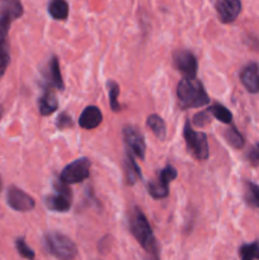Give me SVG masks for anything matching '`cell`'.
Returning a JSON list of instances; mask_svg holds the SVG:
<instances>
[{
  "instance_id": "obj_13",
  "label": "cell",
  "mask_w": 259,
  "mask_h": 260,
  "mask_svg": "<svg viewBox=\"0 0 259 260\" xmlns=\"http://www.w3.org/2000/svg\"><path fill=\"white\" fill-rule=\"evenodd\" d=\"M71 200L73 197L56 192L55 194H50L45 198V205L53 212H68L71 207Z\"/></svg>"
},
{
  "instance_id": "obj_9",
  "label": "cell",
  "mask_w": 259,
  "mask_h": 260,
  "mask_svg": "<svg viewBox=\"0 0 259 260\" xmlns=\"http://www.w3.org/2000/svg\"><path fill=\"white\" fill-rule=\"evenodd\" d=\"M218 19L223 24L233 23L241 12L240 0H215Z\"/></svg>"
},
{
  "instance_id": "obj_30",
  "label": "cell",
  "mask_w": 259,
  "mask_h": 260,
  "mask_svg": "<svg viewBox=\"0 0 259 260\" xmlns=\"http://www.w3.org/2000/svg\"><path fill=\"white\" fill-rule=\"evenodd\" d=\"M246 157H248L249 162H250L253 167H256V165H259V142H258V144L254 145V146L250 147V150L248 151V155H246Z\"/></svg>"
},
{
  "instance_id": "obj_24",
  "label": "cell",
  "mask_w": 259,
  "mask_h": 260,
  "mask_svg": "<svg viewBox=\"0 0 259 260\" xmlns=\"http://www.w3.org/2000/svg\"><path fill=\"white\" fill-rule=\"evenodd\" d=\"M107 86H108V95H109V104H111V108L113 112H118L121 109L118 102V95H119V85L114 80H108L107 81Z\"/></svg>"
},
{
  "instance_id": "obj_25",
  "label": "cell",
  "mask_w": 259,
  "mask_h": 260,
  "mask_svg": "<svg viewBox=\"0 0 259 260\" xmlns=\"http://www.w3.org/2000/svg\"><path fill=\"white\" fill-rule=\"evenodd\" d=\"M147 192L155 200H161V198L168 197V194H169V187H165V185H163L157 180H154V182H150L147 184Z\"/></svg>"
},
{
  "instance_id": "obj_4",
  "label": "cell",
  "mask_w": 259,
  "mask_h": 260,
  "mask_svg": "<svg viewBox=\"0 0 259 260\" xmlns=\"http://www.w3.org/2000/svg\"><path fill=\"white\" fill-rule=\"evenodd\" d=\"M183 136H184L185 145L197 160H207L210 156V149H208L207 136L203 132H197L192 128L190 121L188 119L184 124V131H183Z\"/></svg>"
},
{
  "instance_id": "obj_12",
  "label": "cell",
  "mask_w": 259,
  "mask_h": 260,
  "mask_svg": "<svg viewBox=\"0 0 259 260\" xmlns=\"http://www.w3.org/2000/svg\"><path fill=\"white\" fill-rule=\"evenodd\" d=\"M45 79L48 86H55L58 90H63V81L60 71V63L56 56H52L47 63V70L45 73Z\"/></svg>"
},
{
  "instance_id": "obj_3",
  "label": "cell",
  "mask_w": 259,
  "mask_h": 260,
  "mask_svg": "<svg viewBox=\"0 0 259 260\" xmlns=\"http://www.w3.org/2000/svg\"><path fill=\"white\" fill-rule=\"evenodd\" d=\"M43 241L48 253L58 260H73L78 254L75 243L61 233H46Z\"/></svg>"
},
{
  "instance_id": "obj_7",
  "label": "cell",
  "mask_w": 259,
  "mask_h": 260,
  "mask_svg": "<svg viewBox=\"0 0 259 260\" xmlns=\"http://www.w3.org/2000/svg\"><path fill=\"white\" fill-rule=\"evenodd\" d=\"M7 202L10 208L18 211V212H28V211H32L36 206L35 200L29 194L14 185L9 187L8 189Z\"/></svg>"
},
{
  "instance_id": "obj_29",
  "label": "cell",
  "mask_w": 259,
  "mask_h": 260,
  "mask_svg": "<svg viewBox=\"0 0 259 260\" xmlns=\"http://www.w3.org/2000/svg\"><path fill=\"white\" fill-rule=\"evenodd\" d=\"M73 118H71L66 112L60 113L57 118H56V127H57L58 129L69 128V127H73Z\"/></svg>"
},
{
  "instance_id": "obj_20",
  "label": "cell",
  "mask_w": 259,
  "mask_h": 260,
  "mask_svg": "<svg viewBox=\"0 0 259 260\" xmlns=\"http://www.w3.org/2000/svg\"><path fill=\"white\" fill-rule=\"evenodd\" d=\"M244 198L249 207L259 208V185L255 183L245 182V193Z\"/></svg>"
},
{
  "instance_id": "obj_21",
  "label": "cell",
  "mask_w": 259,
  "mask_h": 260,
  "mask_svg": "<svg viewBox=\"0 0 259 260\" xmlns=\"http://www.w3.org/2000/svg\"><path fill=\"white\" fill-rule=\"evenodd\" d=\"M223 137H225L226 142L234 149H243L244 147V137L240 132L238 131L235 126H231L225 129L223 132Z\"/></svg>"
},
{
  "instance_id": "obj_32",
  "label": "cell",
  "mask_w": 259,
  "mask_h": 260,
  "mask_svg": "<svg viewBox=\"0 0 259 260\" xmlns=\"http://www.w3.org/2000/svg\"><path fill=\"white\" fill-rule=\"evenodd\" d=\"M3 189V180H2V177H0V192H2Z\"/></svg>"
},
{
  "instance_id": "obj_2",
  "label": "cell",
  "mask_w": 259,
  "mask_h": 260,
  "mask_svg": "<svg viewBox=\"0 0 259 260\" xmlns=\"http://www.w3.org/2000/svg\"><path fill=\"white\" fill-rule=\"evenodd\" d=\"M130 228H131V233L134 238L136 239L137 243L150 254H159V248H157L156 239H155L154 234H152L151 226H150L149 221H147L146 216L142 213L140 208H135L132 212L131 218H130Z\"/></svg>"
},
{
  "instance_id": "obj_18",
  "label": "cell",
  "mask_w": 259,
  "mask_h": 260,
  "mask_svg": "<svg viewBox=\"0 0 259 260\" xmlns=\"http://www.w3.org/2000/svg\"><path fill=\"white\" fill-rule=\"evenodd\" d=\"M0 13L8 14L15 20L23 15V5L20 0H0Z\"/></svg>"
},
{
  "instance_id": "obj_28",
  "label": "cell",
  "mask_w": 259,
  "mask_h": 260,
  "mask_svg": "<svg viewBox=\"0 0 259 260\" xmlns=\"http://www.w3.org/2000/svg\"><path fill=\"white\" fill-rule=\"evenodd\" d=\"M193 124L197 127H205L206 124H208L211 122V117H210V112L208 111H202L198 112L193 116L192 119Z\"/></svg>"
},
{
  "instance_id": "obj_19",
  "label": "cell",
  "mask_w": 259,
  "mask_h": 260,
  "mask_svg": "<svg viewBox=\"0 0 259 260\" xmlns=\"http://www.w3.org/2000/svg\"><path fill=\"white\" fill-rule=\"evenodd\" d=\"M207 111L210 112L211 116H213L217 121L222 122V123L229 124L233 122V113H231L225 106H222V104L220 103L212 104Z\"/></svg>"
},
{
  "instance_id": "obj_15",
  "label": "cell",
  "mask_w": 259,
  "mask_h": 260,
  "mask_svg": "<svg viewBox=\"0 0 259 260\" xmlns=\"http://www.w3.org/2000/svg\"><path fill=\"white\" fill-rule=\"evenodd\" d=\"M124 173H126L127 183L130 185H134L135 183L139 182L142 178L141 170H140L137 162L134 160V156H132L128 149H127L126 157H124Z\"/></svg>"
},
{
  "instance_id": "obj_5",
  "label": "cell",
  "mask_w": 259,
  "mask_h": 260,
  "mask_svg": "<svg viewBox=\"0 0 259 260\" xmlns=\"http://www.w3.org/2000/svg\"><path fill=\"white\" fill-rule=\"evenodd\" d=\"M90 160L88 157H80L66 165L60 173V179L66 184H78L88 179L90 175Z\"/></svg>"
},
{
  "instance_id": "obj_31",
  "label": "cell",
  "mask_w": 259,
  "mask_h": 260,
  "mask_svg": "<svg viewBox=\"0 0 259 260\" xmlns=\"http://www.w3.org/2000/svg\"><path fill=\"white\" fill-rule=\"evenodd\" d=\"M146 260H160L159 259V254H154V255H151L149 259H146Z\"/></svg>"
},
{
  "instance_id": "obj_14",
  "label": "cell",
  "mask_w": 259,
  "mask_h": 260,
  "mask_svg": "<svg viewBox=\"0 0 259 260\" xmlns=\"http://www.w3.org/2000/svg\"><path fill=\"white\" fill-rule=\"evenodd\" d=\"M38 107H40V113L42 116H50L53 112L57 111L58 102L56 99L55 93L50 88L46 89L45 93L38 99Z\"/></svg>"
},
{
  "instance_id": "obj_16",
  "label": "cell",
  "mask_w": 259,
  "mask_h": 260,
  "mask_svg": "<svg viewBox=\"0 0 259 260\" xmlns=\"http://www.w3.org/2000/svg\"><path fill=\"white\" fill-rule=\"evenodd\" d=\"M48 13L56 20H65L69 15V4L66 0H51Z\"/></svg>"
},
{
  "instance_id": "obj_8",
  "label": "cell",
  "mask_w": 259,
  "mask_h": 260,
  "mask_svg": "<svg viewBox=\"0 0 259 260\" xmlns=\"http://www.w3.org/2000/svg\"><path fill=\"white\" fill-rule=\"evenodd\" d=\"M123 134L124 144H126L127 149L140 157L141 160L145 159V151H146V144H145V139L142 136L141 132L137 128L132 126H126L122 131Z\"/></svg>"
},
{
  "instance_id": "obj_10",
  "label": "cell",
  "mask_w": 259,
  "mask_h": 260,
  "mask_svg": "<svg viewBox=\"0 0 259 260\" xmlns=\"http://www.w3.org/2000/svg\"><path fill=\"white\" fill-rule=\"evenodd\" d=\"M240 81L244 88L251 94L259 93V66L255 62H249L240 71Z\"/></svg>"
},
{
  "instance_id": "obj_1",
  "label": "cell",
  "mask_w": 259,
  "mask_h": 260,
  "mask_svg": "<svg viewBox=\"0 0 259 260\" xmlns=\"http://www.w3.org/2000/svg\"><path fill=\"white\" fill-rule=\"evenodd\" d=\"M177 95L183 109L201 108L210 103V96L203 84L197 79H182L178 84Z\"/></svg>"
},
{
  "instance_id": "obj_22",
  "label": "cell",
  "mask_w": 259,
  "mask_h": 260,
  "mask_svg": "<svg viewBox=\"0 0 259 260\" xmlns=\"http://www.w3.org/2000/svg\"><path fill=\"white\" fill-rule=\"evenodd\" d=\"M239 254L241 260H259V241L241 245Z\"/></svg>"
},
{
  "instance_id": "obj_17",
  "label": "cell",
  "mask_w": 259,
  "mask_h": 260,
  "mask_svg": "<svg viewBox=\"0 0 259 260\" xmlns=\"http://www.w3.org/2000/svg\"><path fill=\"white\" fill-rule=\"evenodd\" d=\"M146 124L157 139L165 140V137H167V124H165L164 119L159 114H151V116L147 117Z\"/></svg>"
},
{
  "instance_id": "obj_6",
  "label": "cell",
  "mask_w": 259,
  "mask_h": 260,
  "mask_svg": "<svg viewBox=\"0 0 259 260\" xmlns=\"http://www.w3.org/2000/svg\"><path fill=\"white\" fill-rule=\"evenodd\" d=\"M173 62L184 78L196 79L198 73V61L190 51L177 50L173 53Z\"/></svg>"
},
{
  "instance_id": "obj_26",
  "label": "cell",
  "mask_w": 259,
  "mask_h": 260,
  "mask_svg": "<svg viewBox=\"0 0 259 260\" xmlns=\"http://www.w3.org/2000/svg\"><path fill=\"white\" fill-rule=\"evenodd\" d=\"M177 169H175L174 167H172V165H167L164 169L160 170L159 177H157L156 180L159 183H161L163 185H165V187H169V183L172 182V180H174L175 178H177Z\"/></svg>"
},
{
  "instance_id": "obj_27",
  "label": "cell",
  "mask_w": 259,
  "mask_h": 260,
  "mask_svg": "<svg viewBox=\"0 0 259 260\" xmlns=\"http://www.w3.org/2000/svg\"><path fill=\"white\" fill-rule=\"evenodd\" d=\"M15 248H17V251L19 253V255L22 258L27 260H35V251L27 245V243H25V240L23 238H18L15 240Z\"/></svg>"
},
{
  "instance_id": "obj_11",
  "label": "cell",
  "mask_w": 259,
  "mask_h": 260,
  "mask_svg": "<svg viewBox=\"0 0 259 260\" xmlns=\"http://www.w3.org/2000/svg\"><path fill=\"white\" fill-rule=\"evenodd\" d=\"M102 119H103V114L101 109L95 106H89L81 112L79 117V126L85 129L96 128L102 123Z\"/></svg>"
},
{
  "instance_id": "obj_23",
  "label": "cell",
  "mask_w": 259,
  "mask_h": 260,
  "mask_svg": "<svg viewBox=\"0 0 259 260\" xmlns=\"http://www.w3.org/2000/svg\"><path fill=\"white\" fill-rule=\"evenodd\" d=\"M10 62L9 45H8L7 38H0V80L4 76L8 66Z\"/></svg>"
}]
</instances>
